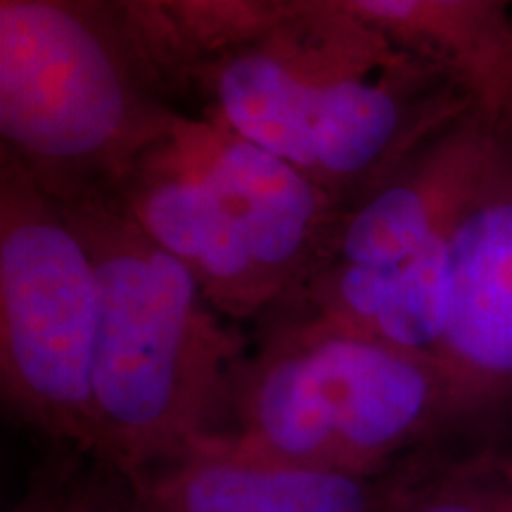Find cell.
Wrapping results in <instances>:
<instances>
[{"label":"cell","instance_id":"cell-1","mask_svg":"<svg viewBox=\"0 0 512 512\" xmlns=\"http://www.w3.org/2000/svg\"><path fill=\"white\" fill-rule=\"evenodd\" d=\"M200 114L266 147L344 204L477 107L446 69L332 0H297L211 60Z\"/></svg>","mask_w":512,"mask_h":512},{"label":"cell","instance_id":"cell-2","mask_svg":"<svg viewBox=\"0 0 512 512\" xmlns=\"http://www.w3.org/2000/svg\"><path fill=\"white\" fill-rule=\"evenodd\" d=\"M64 207L98 275L95 456L136 479L221 437L249 344L114 197Z\"/></svg>","mask_w":512,"mask_h":512},{"label":"cell","instance_id":"cell-3","mask_svg":"<svg viewBox=\"0 0 512 512\" xmlns=\"http://www.w3.org/2000/svg\"><path fill=\"white\" fill-rule=\"evenodd\" d=\"M458 434L456 396L430 361L273 311L235 373L216 441L273 463L377 477Z\"/></svg>","mask_w":512,"mask_h":512},{"label":"cell","instance_id":"cell-4","mask_svg":"<svg viewBox=\"0 0 512 512\" xmlns=\"http://www.w3.org/2000/svg\"><path fill=\"white\" fill-rule=\"evenodd\" d=\"M176 112L119 0H0V152L55 200L112 195Z\"/></svg>","mask_w":512,"mask_h":512},{"label":"cell","instance_id":"cell-5","mask_svg":"<svg viewBox=\"0 0 512 512\" xmlns=\"http://www.w3.org/2000/svg\"><path fill=\"white\" fill-rule=\"evenodd\" d=\"M98 275L67 207L0 152V394L55 448L95 456Z\"/></svg>","mask_w":512,"mask_h":512},{"label":"cell","instance_id":"cell-6","mask_svg":"<svg viewBox=\"0 0 512 512\" xmlns=\"http://www.w3.org/2000/svg\"><path fill=\"white\" fill-rule=\"evenodd\" d=\"M434 366L456 396L458 437L512 434V133L498 131L437 242Z\"/></svg>","mask_w":512,"mask_h":512},{"label":"cell","instance_id":"cell-7","mask_svg":"<svg viewBox=\"0 0 512 512\" xmlns=\"http://www.w3.org/2000/svg\"><path fill=\"white\" fill-rule=\"evenodd\" d=\"M166 136L252 247L283 304L323 252L339 202L271 150L202 114L178 110Z\"/></svg>","mask_w":512,"mask_h":512},{"label":"cell","instance_id":"cell-8","mask_svg":"<svg viewBox=\"0 0 512 512\" xmlns=\"http://www.w3.org/2000/svg\"><path fill=\"white\" fill-rule=\"evenodd\" d=\"M166 131L133 162L112 197L147 238L195 275L223 318L261 320L278 306V294Z\"/></svg>","mask_w":512,"mask_h":512},{"label":"cell","instance_id":"cell-9","mask_svg":"<svg viewBox=\"0 0 512 512\" xmlns=\"http://www.w3.org/2000/svg\"><path fill=\"white\" fill-rule=\"evenodd\" d=\"M411 458L377 477L252 458L211 441L133 479L140 512H394Z\"/></svg>","mask_w":512,"mask_h":512},{"label":"cell","instance_id":"cell-10","mask_svg":"<svg viewBox=\"0 0 512 512\" xmlns=\"http://www.w3.org/2000/svg\"><path fill=\"white\" fill-rule=\"evenodd\" d=\"M456 79L512 133V0H332Z\"/></svg>","mask_w":512,"mask_h":512},{"label":"cell","instance_id":"cell-11","mask_svg":"<svg viewBox=\"0 0 512 512\" xmlns=\"http://www.w3.org/2000/svg\"><path fill=\"white\" fill-rule=\"evenodd\" d=\"M152 74L169 95H192L211 60L266 31L297 0H119Z\"/></svg>","mask_w":512,"mask_h":512},{"label":"cell","instance_id":"cell-12","mask_svg":"<svg viewBox=\"0 0 512 512\" xmlns=\"http://www.w3.org/2000/svg\"><path fill=\"white\" fill-rule=\"evenodd\" d=\"M394 512H512V434L451 437L415 453Z\"/></svg>","mask_w":512,"mask_h":512},{"label":"cell","instance_id":"cell-13","mask_svg":"<svg viewBox=\"0 0 512 512\" xmlns=\"http://www.w3.org/2000/svg\"><path fill=\"white\" fill-rule=\"evenodd\" d=\"M8 512H140L133 479L76 448H57Z\"/></svg>","mask_w":512,"mask_h":512}]
</instances>
